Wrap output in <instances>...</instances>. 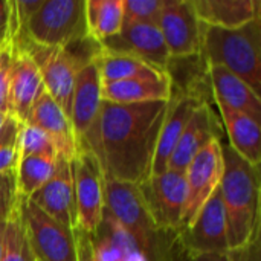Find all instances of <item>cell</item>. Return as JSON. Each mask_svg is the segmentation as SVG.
I'll return each instance as SVG.
<instances>
[{
    "label": "cell",
    "mask_w": 261,
    "mask_h": 261,
    "mask_svg": "<svg viewBox=\"0 0 261 261\" xmlns=\"http://www.w3.org/2000/svg\"><path fill=\"white\" fill-rule=\"evenodd\" d=\"M168 104L170 101L101 102L98 159L106 177L138 187L151 177L156 145Z\"/></svg>",
    "instance_id": "obj_1"
},
{
    "label": "cell",
    "mask_w": 261,
    "mask_h": 261,
    "mask_svg": "<svg viewBox=\"0 0 261 261\" xmlns=\"http://www.w3.org/2000/svg\"><path fill=\"white\" fill-rule=\"evenodd\" d=\"M222 158L219 188L228 223V245L236 249L260 237V167L242 159L228 144H222Z\"/></svg>",
    "instance_id": "obj_2"
},
{
    "label": "cell",
    "mask_w": 261,
    "mask_h": 261,
    "mask_svg": "<svg viewBox=\"0 0 261 261\" xmlns=\"http://www.w3.org/2000/svg\"><path fill=\"white\" fill-rule=\"evenodd\" d=\"M200 58L243 80L257 93L261 86V18L237 29L202 24Z\"/></svg>",
    "instance_id": "obj_3"
},
{
    "label": "cell",
    "mask_w": 261,
    "mask_h": 261,
    "mask_svg": "<svg viewBox=\"0 0 261 261\" xmlns=\"http://www.w3.org/2000/svg\"><path fill=\"white\" fill-rule=\"evenodd\" d=\"M89 239L95 261H182L177 232L161 231L154 237L139 239L106 211L101 225Z\"/></svg>",
    "instance_id": "obj_4"
},
{
    "label": "cell",
    "mask_w": 261,
    "mask_h": 261,
    "mask_svg": "<svg viewBox=\"0 0 261 261\" xmlns=\"http://www.w3.org/2000/svg\"><path fill=\"white\" fill-rule=\"evenodd\" d=\"M20 35L41 47L70 49L90 41L86 24V0H41L35 12L20 28Z\"/></svg>",
    "instance_id": "obj_5"
},
{
    "label": "cell",
    "mask_w": 261,
    "mask_h": 261,
    "mask_svg": "<svg viewBox=\"0 0 261 261\" xmlns=\"http://www.w3.org/2000/svg\"><path fill=\"white\" fill-rule=\"evenodd\" d=\"M18 210L35 261H78L76 229L54 220L20 196Z\"/></svg>",
    "instance_id": "obj_6"
},
{
    "label": "cell",
    "mask_w": 261,
    "mask_h": 261,
    "mask_svg": "<svg viewBox=\"0 0 261 261\" xmlns=\"http://www.w3.org/2000/svg\"><path fill=\"white\" fill-rule=\"evenodd\" d=\"M76 229L93 234L102 222L106 174L96 154L86 147H78L75 158L70 161Z\"/></svg>",
    "instance_id": "obj_7"
},
{
    "label": "cell",
    "mask_w": 261,
    "mask_h": 261,
    "mask_svg": "<svg viewBox=\"0 0 261 261\" xmlns=\"http://www.w3.org/2000/svg\"><path fill=\"white\" fill-rule=\"evenodd\" d=\"M101 78L95 55L86 61L75 78L72 102H70V122L78 139V147H86L99 154V115H101Z\"/></svg>",
    "instance_id": "obj_8"
},
{
    "label": "cell",
    "mask_w": 261,
    "mask_h": 261,
    "mask_svg": "<svg viewBox=\"0 0 261 261\" xmlns=\"http://www.w3.org/2000/svg\"><path fill=\"white\" fill-rule=\"evenodd\" d=\"M17 41L31 54L34 61L37 63L38 70L41 73L44 92L49 93L50 98L69 116L76 73L80 67L90 58L76 57L70 49L41 47V46L31 43L29 40L21 41L18 35H17Z\"/></svg>",
    "instance_id": "obj_9"
},
{
    "label": "cell",
    "mask_w": 261,
    "mask_h": 261,
    "mask_svg": "<svg viewBox=\"0 0 261 261\" xmlns=\"http://www.w3.org/2000/svg\"><path fill=\"white\" fill-rule=\"evenodd\" d=\"M139 191L156 228L167 232H179L187 205L185 174L171 170L153 174L139 185Z\"/></svg>",
    "instance_id": "obj_10"
},
{
    "label": "cell",
    "mask_w": 261,
    "mask_h": 261,
    "mask_svg": "<svg viewBox=\"0 0 261 261\" xmlns=\"http://www.w3.org/2000/svg\"><path fill=\"white\" fill-rule=\"evenodd\" d=\"M177 243L182 257L202 254H226L229 251L228 223L220 188L213 193V196L202 206L194 220L177 232Z\"/></svg>",
    "instance_id": "obj_11"
},
{
    "label": "cell",
    "mask_w": 261,
    "mask_h": 261,
    "mask_svg": "<svg viewBox=\"0 0 261 261\" xmlns=\"http://www.w3.org/2000/svg\"><path fill=\"white\" fill-rule=\"evenodd\" d=\"M173 58L197 57L202 46V23L191 0H164L156 23Z\"/></svg>",
    "instance_id": "obj_12"
},
{
    "label": "cell",
    "mask_w": 261,
    "mask_h": 261,
    "mask_svg": "<svg viewBox=\"0 0 261 261\" xmlns=\"http://www.w3.org/2000/svg\"><path fill=\"white\" fill-rule=\"evenodd\" d=\"M184 174L187 180V205L180 229L194 220L202 206L220 185L223 174L222 141H213L208 144L191 161Z\"/></svg>",
    "instance_id": "obj_13"
},
{
    "label": "cell",
    "mask_w": 261,
    "mask_h": 261,
    "mask_svg": "<svg viewBox=\"0 0 261 261\" xmlns=\"http://www.w3.org/2000/svg\"><path fill=\"white\" fill-rule=\"evenodd\" d=\"M104 211L135 237L150 239L162 231L153 223L138 185L106 177Z\"/></svg>",
    "instance_id": "obj_14"
},
{
    "label": "cell",
    "mask_w": 261,
    "mask_h": 261,
    "mask_svg": "<svg viewBox=\"0 0 261 261\" xmlns=\"http://www.w3.org/2000/svg\"><path fill=\"white\" fill-rule=\"evenodd\" d=\"M99 47L106 52L135 57L164 72H168L171 63V57L156 24H125L119 34L104 40Z\"/></svg>",
    "instance_id": "obj_15"
},
{
    "label": "cell",
    "mask_w": 261,
    "mask_h": 261,
    "mask_svg": "<svg viewBox=\"0 0 261 261\" xmlns=\"http://www.w3.org/2000/svg\"><path fill=\"white\" fill-rule=\"evenodd\" d=\"M223 125L219 116L211 109L210 102L203 99L200 106L194 110L191 119L188 121L171 158L168 168L171 171L185 173L191 161L213 141H222Z\"/></svg>",
    "instance_id": "obj_16"
},
{
    "label": "cell",
    "mask_w": 261,
    "mask_h": 261,
    "mask_svg": "<svg viewBox=\"0 0 261 261\" xmlns=\"http://www.w3.org/2000/svg\"><path fill=\"white\" fill-rule=\"evenodd\" d=\"M29 200L46 216L76 229V208L70 162L58 156L54 174Z\"/></svg>",
    "instance_id": "obj_17"
},
{
    "label": "cell",
    "mask_w": 261,
    "mask_h": 261,
    "mask_svg": "<svg viewBox=\"0 0 261 261\" xmlns=\"http://www.w3.org/2000/svg\"><path fill=\"white\" fill-rule=\"evenodd\" d=\"M44 92L41 73L31 54L14 38L11 55L9 104L11 115L23 122L31 107Z\"/></svg>",
    "instance_id": "obj_18"
},
{
    "label": "cell",
    "mask_w": 261,
    "mask_h": 261,
    "mask_svg": "<svg viewBox=\"0 0 261 261\" xmlns=\"http://www.w3.org/2000/svg\"><path fill=\"white\" fill-rule=\"evenodd\" d=\"M24 124L34 125L46 133L54 142L58 156L66 161H72L78 151V139L73 132L70 118L63 109L50 98L49 93L43 92L35 104L23 119Z\"/></svg>",
    "instance_id": "obj_19"
},
{
    "label": "cell",
    "mask_w": 261,
    "mask_h": 261,
    "mask_svg": "<svg viewBox=\"0 0 261 261\" xmlns=\"http://www.w3.org/2000/svg\"><path fill=\"white\" fill-rule=\"evenodd\" d=\"M203 98L197 93H180L177 96H173L168 104V110L159 133L154 161H153V174H161L167 171L170 158L188 124L191 119L194 110L200 106Z\"/></svg>",
    "instance_id": "obj_20"
},
{
    "label": "cell",
    "mask_w": 261,
    "mask_h": 261,
    "mask_svg": "<svg viewBox=\"0 0 261 261\" xmlns=\"http://www.w3.org/2000/svg\"><path fill=\"white\" fill-rule=\"evenodd\" d=\"M174 92L170 72L156 76L132 78L101 86L102 101L113 104H141L154 101H170Z\"/></svg>",
    "instance_id": "obj_21"
},
{
    "label": "cell",
    "mask_w": 261,
    "mask_h": 261,
    "mask_svg": "<svg viewBox=\"0 0 261 261\" xmlns=\"http://www.w3.org/2000/svg\"><path fill=\"white\" fill-rule=\"evenodd\" d=\"M206 73L211 81L214 101H219L232 110H237L261 122L260 93H257L251 86L225 67L208 66Z\"/></svg>",
    "instance_id": "obj_22"
},
{
    "label": "cell",
    "mask_w": 261,
    "mask_h": 261,
    "mask_svg": "<svg viewBox=\"0 0 261 261\" xmlns=\"http://www.w3.org/2000/svg\"><path fill=\"white\" fill-rule=\"evenodd\" d=\"M199 21L220 29H237L261 18L260 0H191Z\"/></svg>",
    "instance_id": "obj_23"
},
{
    "label": "cell",
    "mask_w": 261,
    "mask_h": 261,
    "mask_svg": "<svg viewBox=\"0 0 261 261\" xmlns=\"http://www.w3.org/2000/svg\"><path fill=\"white\" fill-rule=\"evenodd\" d=\"M223 130H226L229 147L251 165L260 167L261 130L260 122L231 107L216 101Z\"/></svg>",
    "instance_id": "obj_24"
},
{
    "label": "cell",
    "mask_w": 261,
    "mask_h": 261,
    "mask_svg": "<svg viewBox=\"0 0 261 261\" xmlns=\"http://www.w3.org/2000/svg\"><path fill=\"white\" fill-rule=\"evenodd\" d=\"M95 63L98 66L101 84L118 83V81L142 78V76H156L165 73L164 70H159L135 57L106 52L101 47H98L95 54Z\"/></svg>",
    "instance_id": "obj_25"
},
{
    "label": "cell",
    "mask_w": 261,
    "mask_h": 261,
    "mask_svg": "<svg viewBox=\"0 0 261 261\" xmlns=\"http://www.w3.org/2000/svg\"><path fill=\"white\" fill-rule=\"evenodd\" d=\"M86 24L96 44L119 34L124 24L122 0H86Z\"/></svg>",
    "instance_id": "obj_26"
},
{
    "label": "cell",
    "mask_w": 261,
    "mask_h": 261,
    "mask_svg": "<svg viewBox=\"0 0 261 261\" xmlns=\"http://www.w3.org/2000/svg\"><path fill=\"white\" fill-rule=\"evenodd\" d=\"M57 154H34L20 158L15 168L17 194L31 199L54 174L57 167Z\"/></svg>",
    "instance_id": "obj_27"
},
{
    "label": "cell",
    "mask_w": 261,
    "mask_h": 261,
    "mask_svg": "<svg viewBox=\"0 0 261 261\" xmlns=\"http://www.w3.org/2000/svg\"><path fill=\"white\" fill-rule=\"evenodd\" d=\"M0 261H35L31 246L28 243L23 219L18 210V200H17V208L14 214L6 222L5 249H3Z\"/></svg>",
    "instance_id": "obj_28"
},
{
    "label": "cell",
    "mask_w": 261,
    "mask_h": 261,
    "mask_svg": "<svg viewBox=\"0 0 261 261\" xmlns=\"http://www.w3.org/2000/svg\"><path fill=\"white\" fill-rule=\"evenodd\" d=\"M21 121L8 115L0 128V174H14L18 162V135Z\"/></svg>",
    "instance_id": "obj_29"
},
{
    "label": "cell",
    "mask_w": 261,
    "mask_h": 261,
    "mask_svg": "<svg viewBox=\"0 0 261 261\" xmlns=\"http://www.w3.org/2000/svg\"><path fill=\"white\" fill-rule=\"evenodd\" d=\"M34 154H57V148L50 138L43 133L40 128L21 124L20 135H18V159Z\"/></svg>",
    "instance_id": "obj_30"
},
{
    "label": "cell",
    "mask_w": 261,
    "mask_h": 261,
    "mask_svg": "<svg viewBox=\"0 0 261 261\" xmlns=\"http://www.w3.org/2000/svg\"><path fill=\"white\" fill-rule=\"evenodd\" d=\"M164 0H122L124 24L148 23L156 24Z\"/></svg>",
    "instance_id": "obj_31"
},
{
    "label": "cell",
    "mask_w": 261,
    "mask_h": 261,
    "mask_svg": "<svg viewBox=\"0 0 261 261\" xmlns=\"http://www.w3.org/2000/svg\"><path fill=\"white\" fill-rule=\"evenodd\" d=\"M17 187L14 174H0V223H6L17 208Z\"/></svg>",
    "instance_id": "obj_32"
},
{
    "label": "cell",
    "mask_w": 261,
    "mask_h": 261,
    "mask_svg": "<svg viewBox=\"0 0 261 261\" xmlns=\"http://www.w3.org/2000/svg\"><path fill=\"white\" fill-rule=\"evenodd\" d=\"M14 31H20V24L14 12L12 0H0V44Z\"/></svg>",
    "instance_id": "obj_33"
},
{
    "label": "cell",
    "mask_w": 261,
    "mask_h": 261,
    "mask_svg": "<svg viewBox=\"0 0 261 261\" xmlns=\"http://www.w3.org/2000/svg\"><path fill=\"white\" fill-rule=\"evenodd\" d=\"M226 257L229 261H260V237L254 239L245 246L229 249Z\"/></svg>",
    "instance_id": "obj_34"
},
{
    "label": "cell",
    "mask_w": 261,
    "mask_h": 261,
    "mask_svg": "<svg viewBox=\"0 0 261 261\" xmlns=\"http://www.w3.org/2000/svg\"><path fill=\"white\" fill-rule=\"evenodd\" d=\"M9 84H11V57L5 61V64L0 69V112L5 115H11Z\"/></svg>",
    "instance_id": "obj_35"
},
{
    "label": "cell",
    "mask_w": 261,
    "mask_h": 261,
    "mask_svg": "<svg viewBox=\"0 0 261 261\" xmlns=\"http://www.w3.org/2000/svg\"><path fill=\"white\" fill-rule=\"evenodd\" d=\"M76 243H78V261H95L89 234L76 229Z\"/></svg>",
    "instance_id": "obj_36"
},
{
    "label": "cell",
    "mask_w": 261,
    "mask_h": 261,
    "mask_svg": "<svg viewBox=\"0 0 261 261\" xmlns=\"http://www.w3.org/2000/svg\"><path fill=\"white\" fill-rule=\"evenodd\" d=\"M18 32H20V31L11 32V35L0 44V69H2V66L5 64V61L11 57V54H12V46H14V38L18 35Z\"/></svg>",
    "instance_id": "obj_37"
},
{
    "label": "cell",
    "mask_w": 261,
    "mask_h": 261,
    "mask_svg": "<svg viewBox=\"0 0 261 261\" xmlns=\"http://www.w3.org/2000/svg\"><path fill=\"white\" fill-rule=\"evenodd\" d=\"M182 261H229L226 254H202V255H184Z\"/></svg>",
    "instance_id": "obj_38"
},
{
    "label": "cell",
    "mask_w": 261,
    "mask_h": 261,
    "mask_svg": "<svg viewBox=\"0 0 261 261\" xmlns=\"http://www.w3.org/2000/svg\"><path fill=\"white\" fill-rule=\"evenodd\" d=\"M6 116H8V115H5V113H2V112H0V128H2V125H3V122H5V119H6Z\"/></svg>",
    "instance_id": "obj_39"
}]
</instances>
